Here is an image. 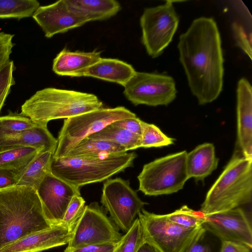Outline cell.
Segmentation results:
<instances>
[{
  "mask_svg": "<svg viewBox=\"0 0 252 252\" xmlns=\"http://www.w3.org/2000/svg\"><path fill=\"white\" fill-rule=\"evenodd\" d=\"M101 52H71L63 49L54 59L52 70L57 75L70 76L98 62Z\"/></svg>",
  "mask_w": 252,
  "mask_h": 252,
  "instance_id": "cell-21",
  "label": "cell"
},
{
  "mask_svg": "<svg viewBox=\"0 0 252 252\" xmlns=\"http://www.w3.org/2000/svg\"><path fill=\"white\" fill-rule=\"evenodd\" d=\"M252 198V158L238 148L208 190L199 211L204 215L222 212L251 203Z\"/></svg>",
  "mask_w": 252,
  "mask_h": 252,
  "instance_id": "cell-3",
  "label": "cell"
},
{
  "mask_svg": "<svg viewBox=\"0 0 252 252\" xmlns=\"http://www.w3.org/2000/svg\"><path fill=\"white\" fill-rule=\"evenodd\" d=\"M205 233L196 238L183 252H213L210 245L204 240Z\"/></svg>",
  "mask_w": 252,
  "mask_h": 252,
  "instance_id": "cell-37",
  "label": "cell"
},
{
  "mask_svg": "<svg viewBox=\"0 0 252 252\" xmlns=\"http://www.w3.org/2000/svg\"><path fill=\"white\" fill-rule=\"evenodd\" d=\"M72 231L61 223L31 234L0 249V252H41L68 244Z\"/></svg>",
  "mask_w": 252,
  "mask_h": 252,
  "instance_id": "cell-16",
  "label": "cell"
},
{
  "mask_svg": "<svg viewBox=\"0 0 252 252\" xmlns=\"http://www.w3.org/2000/svg\"><path fill=\"white\" fill-rule=\"evenodd\" d=\"M122 236L104 207L92 202L85 206L64 252L86 246L117 243Z\"/></svg>",
  "mask_w": 252,
  "mask_h": 252,
  "instance_id": "cell-9",
  "label": "cell"
},
{
  "mask_svg": "<svg viewBox=\"0 0 252 252\" xmlns=\"http://www.w3.org/2000/svg\"><path fill=\"white\" fill-rule=\"evenodd\" d=\"M32 17L47 38L81 27L89 22L85 16L72 9L66 0L40 6Z\"/></svg>",
  "mask_w": 252,
  "mask_h": 252,
  "instance_id": "cell-15",
  "label": "cell"
},
{
  "mask_svg": "<svg viewBox=\"0 0 252 252\" xmlns=\"http://www.w3.org/2000/svg\"><path fill=\"white\" fill-rule=\"evenodd\" d=\"M15 69L13 61H10L0 70V111L10 92L11 87L15 84L13 77Z\"/></svg>",
  "mask_w": 252,
  "mask_h": 252,
  "instance_id": "cell-33",
  "label": "cell"
},
{
  "mask_svg": "<svg viewBox=\"0 0 252 252\" xmlns=\"http://www.w3.org/2000/svg\"><path fill=\"white\" fill-rule=\"evenodd\" d=\"M220 252H251V249L242 244L223 241Z\"/></svg>",
  "mask_w": 252,
  "mask_h": 252,
  "instance_id": "cell-40",
  "label": "cell"
},
{
  "mask_svg": "<svg viewBox=\"0 0 252 252\" xmlns=\"http://www.w3.org/2000/svg\"><path fill=\"white\" fill-rule=\"evenodd\" d=\"M16 185L14 172L0 168V189Z\"/></svg>",
  "mask_w": 252,
  "mask_h": 252,
  "instance_id": "cell-39",
  "label": "cell"
},
{
  "mask_svg": "<svg viewBox=\"0 0 252 252\" xmlns=\"http://www.w3.org/2000/svg\"><path fill=\"white\" fill-rule=\"evenodd\" d=\"M141 120L137 117L117 121L112 125L141 135Z\"/></svg>",
  "mask_w": 252,
  "mask_h": 252,
  "instance_id": "cell-36",
  "label": "cell"
},
{
  "mask_svg": "<svg viewBox=\"0 0 252 252\" xmlns=\"http://www.w3.org/2000/svg\"><path fill=\"white\" fill-rule=\"evenodd\" d=\"M137 252H159L153 246L145 241L142 243Z\"/></svg>",
  "mask_w": 252,
  "mask_h": 252,
  "instance_id": "cell-41",
  "label": "cell"
},
{
  "mask_svg": "<svg viewBox=\"0 0 252 252\" xmlns=\"http://www.w3.org/2000/svg\"><path fill=\"white\" fill-rule=\"evenodd\" d=\"M179 17L172 1L144 9L140 19L142 43L153 58L159 56L171 42Z\"/></svg>",
  "mask_w": 252,
  "mask_h": 252,
  "instance_id": "cell-10",
  "label": "cell"
},
{
  "mask_svg": "<svg viewBox=\"0 0 252 252\" xmlns=\"http://www.w3.org/2000/svg\"><path fill=\"white\" fill-rule=\"evenodd\" d=\"M53 155L50 152L39 153L25 168L14 172L16 185L31 187L36 190L45 177L51 172Z\"/></svg>",
  "mask_w": 252,
  "mask_h": 252,
  "instance_id": "cell-22",
  "label": "cell"
},
{
  "mask_svg": "<svg viewBox=\"0 0 252 252\" xmlns=\"http://www.w3.org/2000/svg\"><path fill=\"white\" fill-rule=\"evenodd\" d=\"M118 243L86 246L67 252H114Z\"/></svg>",
  "mask_w": 252,
  "mask_h": 252,
  "instance_id": "cell-38",
  "label": "cell"
},
{
  "mask_svg": "<svg viewBox=\"0 0 252 252\" xmlns=\"http://www.w3.org/2000/svg\"><path fill=\"white\" fill-rule=\"evenodd\" d=\"M39 153L32 147H22L0 153V168L17 172L25 168Z\"/></svg>",
  "mask_w": 252,
  "mask_h": 252,
  "instance_id": "cell-26",
  "label": "cell"
},
{
  "mask_svg": "<svg viewBox=\"0 0 252 252\" xmlns=\"http://www.w3.org/2000/svg\"><path fill=\"white\" fill-rule=\"evenodd\" d=\"M177 48L189 88L198 103L215 100L223 88L224 60L215 20L207 17L194 19L180 35Z\"/></svg>",
  "mask_w": 252,
  "mask_h": 252,
  "instance_id": "cell-1",
  "label": "cell"
},
{
  "mask_svg": "<svg viewBox=\"0 0 252 252\" xmlns=\"http://www.w3.org/2000/svg\"><path fill=\"white\" fill-rule=\"evenodd\" d=\"M127 152L124 147L114 142L86 137L71 149L65 156L102 157L117 155Z\"/></svg>",
  "mask_w": 252,
  "mask_h": 252,
  "instance_id": "cell-24",
  "label": "cell"
},
{
  "mask_svg": "<svg viewBox=\"0 0 252 252\" xmlns=\"http://www.w3.org/2000/svg\"><path fill=\"white\" fill-rule=\"evenodd\" d=\"M144 241L142 227L138 218L121 237L114 252H137Z\"/></svg>",
  "mask_w": 252,
  "mask_h": 252,
  "instance_id": "cell-31",
  "label": "cell"
},
{
  "mask_svg": "<svg viewBox=\"0 0 252 252\" xmlns=\"http://www.w3.org/2000/svg\"><path fill=\"white\" fill-rule=\"evenodd\" d=\"M232 30L236 45L252 60L251 38H249L245 29L240 24L235 22L232 23Z\"/></svg>",
  "mask_w": 252,
  "mask_h": 252,
  "instance_id": "cell-34",
  "label": "cell"
},
{
  "mask_svg": "<svg viewBox=\"0 0 252 252\" xmlns=\"http://www.w3.org/2000/svg\"><path fill=\"white\" fill-rule=\"evenodd\" d=\"M58 140L52 135L47 125H38L29 129L7 135L0 139V153L22 147H32L40 153H55Z\"/></svg>",
  "mask_w": 252,
  "mask_h": 252,
  "instance_id": "cell-18",
  "label": "cell"
},
{
  "mask_svg": "<svg viewBox=\"0 0 252 252\" xmlns=\"http://www.w3.org/2000/svg\"><path fill=\"white\" fill-rule=\"evenodd\" d=\"M174 78L167 75L136 71L124 86V94L134 105H167L176 97Z\"/></svg>",
  "mask_w": 252,
  "mask_h": 252,
  "instance_id": "cell-12",
  "label": "cell"
},
{
  "mask_svg": "<svg viewBox=\"0 0 252 252\" xmlns=\"http://www.w3.org/2000/svg\"><path fill=\"white\" fill-rule=\"evenodd\" d=\"M36 192L44 214L52 225L60 224L72 198L80 195L78 189L49 173Z\"/></svg>",
  "mask_w": 252,
  "mask_h": 252,
  "instance_id": "cell-14",
  "label": "cell"
},
{
  "mask_svg": "<svg viewBox=\"0 0 252 252\" xmlns=\"http://www.w3.org/2000/svg\"><path fill=\"white\" fill-rule=\"evenodd\" d=\"M140 148L166 146L174 143V139L167 136L153 124L141 121Z\"/></svg>",
  "mask_w": 252,
  "mask_h": 252,
  "instance_id": "cell-28",
  "label": "cell"
},
{
  "mask_svg": "<svg viewBox=\"0 0 252 252\" xmlns=\"http://www.w3.org/2000/svg\"><path fill=\"white\" fill-rule=\"evenodd\" d=\"M136 157L134 152H126L108 156L53 158L51 172L80 189L84 185L107 180L132 166Z\"/></svg>",
  "mask_w": 252,
  "mask_h": 252,
  "instance_id": "cell-5",
  "label": "cell"
},
{
  "mask_svg": "<svg viewBox=\"0 0 252 252\" xmlns=\"http://www.w3.org/2000/svg\"><path fill=\"white\" fill-rule=\"evenodd\" d=\"M85 204V201L81 195L74 196L65 211L61 223L72 231L84 211Z\"/></svg>",
  "mask_w": 252,
  "mask_h": 252,
  "instance_id": "cell-32",
  "label": "cell"
},
{
  "mask_svg": "<svg viewBox=\"0 0 252 252\" xmlns=\"http://www.w3.org/2000/svg\"><path fill=\"white\" fill-rule=\"evenodd\" d=\"M87 138L114 142L127 151L140 148L141 135L114 126L112 124Z\"/></svg>",
  "mask_w": 252,
  "mask_h": 252,
  "instance_id": "cell-25",
  "label": "cell"
},
{
  "mask_svg": "<svg viewBox=\"0 0 252 252\" xmlns=\"http://www.w3.org/2000/svg\"><path fill=\"white\" fill-rule=\"evenodd\" d=\"M144 241L159 252H183L206 230L202 226L187 228L168 220L165 215H158L144 209L138 214Z\"/></svg>",
  "mask_w": 252,
  "mask_h": 252,
  "instance_id": "cell-8",
  "label": "cell"
},
{
  "mask_svg": "<svg viewBox=\"0 0 252 252\" xmlns=\"http://www.w3.org/2000/svg\"><path fill=\"white\" fill-rule=\"evenodd\" d=\"M165 216L171 221L187 228L201 226L204 221V215L201 212L195 211L187 205Z\"/></svg>",
  "mask_w": 252,
  "mask_h": 252,
  "instance_id": "cell-29",
  "label": "cell"
},
{
  "mask_svg": "<svg viewBox=\"0 0 252 252\" xmlns=\"http://www.w3.org/2000/svg\"><path fill=\"white\" fill-rule=\"evenodd\" d=\"M219 160L212 143L198 145L187 154L186 164L189 179L204 181L217 168Z\"/></svg>",
  "mask_w": 252,
  "mask_h": 252,
  "instance_id": "cell-20",
  "label": "cell"
},
{
  "mask_svg": "<svg viewBox=\"0 0 252 252\" xmlns=\"http://www.w3.org/2000/svg\"><path fill=\"white\" fill-rule=\"evenodd\" d=\"M68 5L89 21H101L117 14L121 10L115 0H66Z\"/></svg>",
  "mask_w": 252,
  "mask_h": 252,
  "instance_id": "cell-23",
  "label": "cell"
},
{
  "mask_svg": "<svg viewBox=\"0 0 252 252\" xmlns=\"http://www.w3.org/2000/svg\"><path fill=\"white\" fill-rule=\"evenodd\" d=\"M14 34L0 32V70L10 61V56L14 46Z\"/></svg>",
  "mask_w": 252,
  "mask_h": 252,
  "instance_id": "cell-35",
  "label": "cell"
},
{
  "mask_svg": "<svg viewBox=\"0 0 252 252\" xmlns=\"http://www.w3.org/2000/svg\"><path fill=\"white\" fill-rule=\"evenodd\" d=\"M136 115L123 106L100 108L65 119L59 133L53 158H62L79 142L120 120Z\"/></svg>",
  "mask_w": 252,
  "mask_h": 252,
  "instance_id": "cell-6",
  "label": "cell"
},
{
  "mask_svg": "<svg viewBox=\"0 0 252 252\" xmlns=\"http://www.w3.org/2000/svg\"><path fill=\"white\" fill-rule=\"evenodd\" d=\"M202 226L221 241L234 242L252 249L251 223L245 212L241 208L204 215Z\"/></svg>",
  "mask_w": 252,
  "mask_h": 252,
  "instance_id": "cell-13",
  "label": "cell"
},
{
  "mask_svg": "<svg viewBox=\"0 0 252 252\" xmlns=\"http://www.w3.org/2000/svg\"><path fill=\"white\" fill-rule=\"evenodd\" d=\"M237 147L247 158H252V88L246 78L237 87Z\"/></svg>",
  "mask_w": 252,
  "mask_h": 252,
  "instance_id": "cell-17",
  "label": "cell"
},
{
  "mask_svg": "<svg viewBox=\"0 0 252 252\" xmlns=\"http://www.w3.org/2000/svg\"><path fill=\"white\" fill-rule=\"evenodd\" d=\"M135 72L131 65L121 60L101 58L92 65L72 74L70 77H91L124 87Z\"/></svg>",
  "mask_w": 252,
  "mask_h": 252,
  "instance_id": "cell-19",
  "label": "cell"
},
{
  "mask_svg": "<svg viewBox=\"0 0 252 252\" xmlns=\"http://www.w3.org/2000/svg\"><path fill=\"white\" fill-rule=\"evenodd\" d=\"M37 124L21 114L0 117V139L10 134L35 126Z\"/></svg>",
  "mask_w": 252,
  "mask_h": 252,
  "instance_id": "cell-30",
  "label": "cell"
},
{
  "mask_svg": "<svg viewBox=\"0 0 252 252\" xmlns=\"http://www.w3.org/2000/svg\"><path fill=\"white\" fill-rule=\"evenodd\" d=\"M52 225L35 189L16 185L0 189V249Z\"/></svg>",
  "mask_w": 252,
  "mask_h": 252,
  "instance_id": "cell-2",
  "label": "cell"
},
{
  "mask_svg": "<svg viewBox=\"0 0 252 252\" xmlns=\"http://www.w3.org/2000/svg\"><path fill=\"white\" fill-rule=\"evenodd\" d=\"M187 152L170 154L145 164L137 176L138 190L145 195L170 194L182 189L189 179L186 170Z\"/></svg>",
  "mask_w": 252,
  "mask_h": 252,
  "instance_id": "cell-7",
  "label": "cell"
},
{
  "mask_svg": "<svg viewBox=\"0 0 252 252\" xmlns=\"http://www.w3.org/2000/svg\"><path fill=\"white\" fill-rule=\"evenodd\" d=\"M39 6L36 0H0V19L30 17Z\"/></svg>",
  "mask_w": 252,
  "mask_h": 252,
  "instance_id": "cell-27",
  "label": "cell"
},
{
  "mask_svg": "<svg viewBox=\"0 0 252 252\" xmlns=\"http://www.w3.org/2000/svg\"><path fill=\"white\" fill-rule=\"evenodd\" d=\"M102 106V102L92 94L46 88L27 99L21 106L20 114L36 124L47 125L51 120L67 119Z\"/></svg>",
  "mask_w": 252,
  "mask_h": 252,
  "instance_id": "cell-4",
  "label": "cell"
},
{
  "mask_svg": "<svg viewBox=\"0 0 252 252\" xmlns=\"http://www.w3.org/2000/svg\"><path fill=\"white\" fill-rule=\"evenodd\" d=\"M100 202L113 221L125 233L144 206L148 204L131 188L129 181L121 178L108 179L104 182Z\"/></svg>",
  "mask_w": 252,
  "mask_h": 252,
  "instance_id": "cell-11",
  "label": "cell"
}]
</instances>
